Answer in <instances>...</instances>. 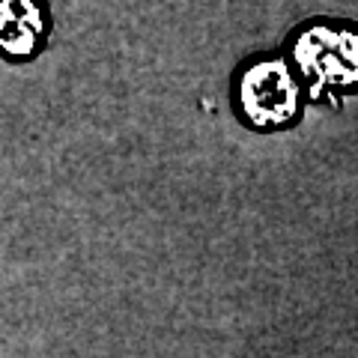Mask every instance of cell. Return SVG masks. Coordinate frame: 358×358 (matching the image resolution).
<instances>
[{
  "label": "cell",
  "mask_w": 358,
  "mask_h": 358,
  "mask_svg": "<svg viewBox=\"0 0 358 358\" xmlns=\"http://www.w3.org/2000/svg\"><path fill=\"white\" fill-rule=\"evenodd\" d=\"M239 102L254 126H281L299 108V87L281 60H260L242 72Z\"/></svg>",
  "instance_id": "obj_2"
},
{
  "label": "cell",
  "mask_w": 358,
  "mask_h": 358,
  "mask_svg": "<svg viewBox=\"0 0 358 358\" xmlns=\"http://www.w3.org/2000/svg\"><path fill=\"white\" fill-rule=\"evenodd\" d=\"M48 27L39 0H0V51L9 57H30Z\"/></svg>",
  "instance_id": "obj_3"
},
{
  "label": "cell",
  "mask_w": 358,
  "mask_h": 358,
  "mask_svg": "<svg viewBox=\"0 0 358 358\" xmlns=\"http://www.w3.org/2000/svg\"><path fill=\"white\" fill-rule=\"evenodd\" d=\"M299 72L322 87H352L358 84V33L334 24L308 27L293 45Z\"/></svg>",
  "instance_id": "obj_1"
}]
</instances>
